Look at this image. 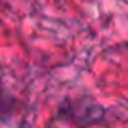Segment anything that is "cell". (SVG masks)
<instances>
[]
</instances>
